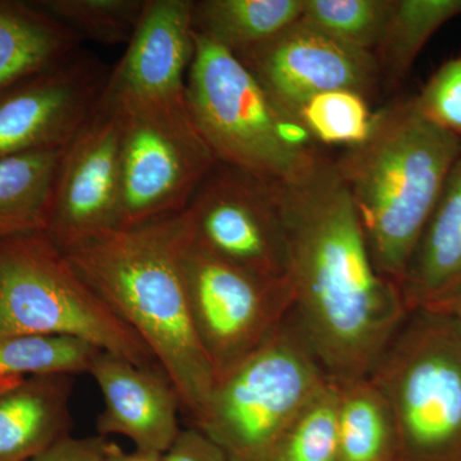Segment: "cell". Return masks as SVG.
Instances as JSON below:
<instances>
[{
  "mask_svg": "<svg viewBox=\"0 0 461 461\" xmlns=\"http://www.w3.org/2000/svg\"><path fill=\"white\" fill-rule=\"evenodd\" d=\"M273 182V181H272ZM290 249L294 314L333 381L369 377L409 315L379 275L335 159L294 182H273Z\"/></svg>",
  "mask_w": 461,
  "mask_h": 461,
  "instance_id": "obj_1",
  "label": "cell"
},
{
  "mask_svg": "<svg viewBox=\"0 0 461 461\" xmlns=\"http://www.w3.org/2000/svg\"><path fill=\"white\" fill-rule=\"evenodd\" d=\"M184 213L115 229L62 249L69 262L140 338L195 424L215 386L193 318L184 272Z\"/></svg>",
  "mask_w": 461,
  "mask_h": 461,
  "instance_id": "obj_2",
  "label": "cell"
},
{
  "mask_svg": "<svg viewBox=\"0 0 461 461\" xmlns=\"http://www.w3.org/2000/svg\"><path fill=\"white\" fill-rule=\"evenodd\" d=\"M461 156V139L420 113L414 96L381 109L368 138L335 159L382 277L402 286Z\"/></svg>",
  "mask_w": 461,
  "mask_h": 461,
  "instance_id": "obj_3",
  "label": "cell"
},
{
  "mask_svg": "<svg viewBox=\"0 0 461 461\" xmlns=\"http://www.w3.org/2000/svg\"><path fill=\"white\" fill-rule=\"evenodd\" d=\"M185 99L200 135L223 165L267 181L294 182L323 158L235 54L196 33Z\"/></svg>",
  "mask_w": 461,
  "mask_h": 461,
  "instance_id": "obj_4",
  "label": "cell"
},
{
  "mask_svg": "<svg viewBox=\"0 0 461 461\" xmlns=\"http://www.w3.org/2000/svg\"><path fill=\"white\" fill-rule=\"evenodd\" d=\"M7 335L80 339L136 366L160 368L45 230L0 241V336Z\"/></svg>",
  "mask_w": 461,
  "mask_h": 461,
  "instance_id": "obj_5",
  "label": "cell"
},
{
  "mask_svg": "<svg viewBox=\"0 0 461 461\" xmlns=\"http://www.w3.org/2000/svg\"><path fill=\"white\" fill-rule=\"evenodd\" d=\"M369 378L399 436V461H461V326L442 312L409 313Z\"/></svg>",
  "mask_w": 461,
  "mask_h": 461,
  "instance_id": "obj_6",
  "label": "cell"
},
{
  "mask_svg": "<svg viewBox=\"0 0 461 461\" xmlns=\"http://www.w3.org/2000/svg\"><path fill=\"white\" fill-rule=\"evenodd\" d=\"M327 381L293 312L256 354L215 382L194 427L229 461H272L288 427Z\"/></svg>",
  "mask_w": 461,
  "mask_h": 461,
  "instance_id": "obj_7",
  "label": "cell"
},
{
  "mask_svg": "<svg viewBox=\"0 0 461 461\" xmlns=\"http://www.w3.org/2000/svg\"><path fill=\"white\" fill-rule=\"evenodd\" d=\"M104 99V98H103ZM121 135L117 229H132L185 211L217 159L178 103L111 102Z\"/></svg>",
  "mask_w": 461,
  "mask_h": 461,
  "instance_id": "obj_8",
  "label": "cell"
},
{
  "mask_svg": "<svg viewBox=\"0 0 461 461\" xmlns=\"http://www.w3.org/2000/svg\"><path fill=\"white\" fill-rule=\"evenodd\" d=\"M184 272L191 318L215 382L256 354L293 313L290 278L244 271L200 248L191 233Z\"/></svg>",
  "mask_w": 461,
  "mask_h": 461,
  "instance_id": "obj_9",
  "label": "cell"
},
{
  "mask_svg": "<svg viewBox=\"0 0 461 461\" xmlns=\"http://www.w3.org/2000/svg\"><path fill=\"white\" fill-rule=\"evenodd\" d=\"M191 238L224 262L290 278V249L273 182L217 162L182 212Z\"/></svg>",
  "mask_w": 461,
  "mask_h": 461,
  "instance_id": "obj_10",
  "label": "cell"
},
{
  "mask_svg": "<svg viewBox=\"0 0 461 461\" xmlns=\"http://www.w3.org/2000/svg\"><path fill=\"white\" fill-rule=\"evenodd\" d=\"M236 57L276 108L296 124L300 109L317 94L353 90L371 99L381 84L375 54L351 47L303 18Z\"/></svg>",
  "mask_w": 461,
  "mask_h": 461,
  "instance_id": "obj_11",
  "label": "cell"
},
{
  "mask_svg": "<svg viewBox=\"0 0 461 461\" xmlns=\"http://www.w3.org/2000/svg\"><path fill=\"white\" fill-rule=\"evenodd\" d=\"M112 67L89 51L0 94V159L66 148L104 94Z\"/></svg>",
  "mask_w": 461,
  "mask_h": 461,
  "instance_id": "obj_12",
  "label": "cell"
},
{
  "mask_svg": "<svg viewBox=\"0 0 461 461\" xmlns=\"http://www.w3.org/2000/svg\"><path fill=\"white\" fill-rule=\"evenodd\" d=\"M120 200V121L102 96L83 129L63 149L47 233L66 249L115 230Z\"/></svg>",
  "mask_w": 461,
  "mask_h": 461,
  "instance_id": "obj_13",
  "label": "cell"
},
{
  "mask_svg": "<svg viewBox=\"0 0 461 461\" xmlns=\"http://www.w3.org/2000/svg\"><path fill=\"white\" fill-rule=\"evenodd\" d=\"M191 0H147L103 98L111 102H185L195 53Z\"/></svg>",
  "mask_w": 461,
  "mask_h": 461,
  "instance_id": "obj_14",
  "label": "cell"
},
{
  "mask_svg": "<svg viewBox=\"0 0 461 461\" xmlns=\"http://www.w3.org/2000/svg\"><path fill=\"white\" fill-rule=\"evenodd\" d=\"M89 375L104 397L99 436L121 435L138 450L165 454L180 435L177 390L160 368H145L118 355L99 351Z\"/></svg>",
  "mask_w": 461,
  "mask_h": 461,
  "instance_id": "obj_15",
  "label": "cell"
},
{
  "mask_svg": "<svg viewBox=\"0 0 461 461\" xmlns=\"http://www.w3.org/2000/svg\"><path fill=\"white\" fill-rule=\"evenodd\" d=\"M75 375L0 379V461H29L72 429Z\"/></svg>",
  "mask_w": 461,
  "mask_h": 461,
  "instance_id": "obj_16",
  "label": "cell"
},
{
  "mask_svg": "<svg viewBox=\"0 0 461 461\" xmlns=\"http://www.w3.org/2000/svg\"><path fill=\"white\" fill-rule=\"evenodd\" d=\"M461 288V156L430 214L402 282L409 313L435 311Z\"/></svg>",
  "mask_w": 461,
  "mask_h": 461,
  "instance_id": "obj_17",
  "label": "cell"
},
{
  "mask_svg": "<svg viewBox=\"0 0 461 461\" xmlns=\"http://www.w3.org/2000/svg\"><path fill=\"white\" fill-rule=\"evenodd\" d=\"M81 44L33 2L0 0V94L74 56Z\"/></svg>",
  "mask_w": 461,
  "mask_h": 461,
  "instance_id": "obj_18",
  "label": "cell"
},
{
  "mask_svg": "<svg viewBox=\"0 0 461 461\" xmlns=\"http://www.w3.org/2000/svg\"><path fill=\"white\" fill-rule=\"evenodd\" d=\"M304 0H196L194 32L239 56L300 20Z\"/></svg>",
  "mask_w": 461,
  "mask_h": 461,
  "instance_id": "obj_19",
  "label": "cell"
},
{
  "mask_svg": "<svg viewBox=\"0 0 461 461\" xmlns=\"http://www.w3.org/2000/svg\"><path fill=\"white\" fill-rule=\"evenodd\" d=\"M63 149L0 159V241L47 232Z\"/></svg>",
  "mask_w": 461,
  "mask_h": 461,
  "instance_id": "obj_20",
  "label": "cell"
},
{
  "mask_svg": "<svg viewBox=\"0 0 461 461\" xmlns=\"http://www.w3.org/2000/svg\"><path fill=\"white\" fill-rule=\"evenodd\" d=\"M335 382L339 387L338 461H399L395 420L372 379Z\"/></svg>",
  "mask_w": 461,
  "mask_h": 461,
  "instance_id": "obj_21",
  "label": "cell"
},
{
  "mask_svg": "<svg viewBox=\"0 0 461 461\" xmlns=\"http://www.w3.org/2000/svg\"><path fill=\"white\" fill-rule=\"evenodd\" d=\"M461 16V0H393L384 38L375 50L381 83L396 89L433 35Z\"/></svg>",
  "mask_w": 461,
  "mask_h": 461,
  "instance_id": "obj_22",
  "label": "cell"
},
{
  "mask_svg": "<svg viewBox=\"0 0 461 461\" xmlns=\"http://www.w3.org/2000/svg\"><path fill=\"white\" fill-rule=\"evenodd\" d=\"M99 351L102 350L76 339L0 336V379L89 373Z\"/></svg>",
  "mask_w": 461,
  "mask_h": 461,
  "instance_id": "obj_23",
  "label": "cell"
},
{
  "mask_svg": "<svg viewBox=\"0 0 461 461\" xmlns=\"http://www.w3.org/2000/svg\"><path fill=\"white\" fill-rule=\"evenodd\" d=\"M147 0H41L39 9L80 39L96 44L127 45Z\"/></svg>",
  "mask_w": 461,
  "mask_h": 461,
  "instance_id": "obj_24",
  "label": "cell"
},
{
  "mask_svg": "<svg viewBox=\"0 0 461 461\" xmlns=\"http://www.w3.org/2000/svg\"><path fill=\"white\" fill-rule=\"evenodd\" d=\"M369 98L353 90H330L308 100L296 117L300 129L317 144L348 149L368 138L375 122Z\"/></svg>",
  "mask_w": 461,
  "mask_h": 461,
  "instance_id": "obj_25",
  "label": "cell"
},
{
  "mask_svg": "<svg viewBox=\"0 0 461 461\" xmlns=\"http://www.w3.org/2000/svg\"><path fill=\"white\" fill-rule=\"evenodd\" d=\"M339 387L329 378L288 427L272 461H338Z\"/></svg>",
  "mask_w": 461,
  "mask_h": 461,
  "instance_id": "obj_26",
  "label": "cell"
},
{
  "mask_svg": "<svg viewBox=\"0 0 461 461\" xmlns=\"http://www.w3.org/2000/svg\"><path fill=\"white\" fill-rule=\"evenodd\" d=\"M393 0H304L303 20L333 38L375 53L384 38Z\"/></svg>",
  "mask_w": 461,
  "mask_h": 461,
  "instance_id": "obj_27",
  "label": "cell"
},
{
  "mask_svg": "<svg viewBox=\"0 0 461 461\" xmlns=\"http://www.w3.org/2000/svg\"><path fill=\"white\" fill-rule=\"evenodd\" d=\"M414 100L427 120L461 139V57L439 67Z\"/></svg>",
  "mask_w": 461,
  "mask_h": 461,
  "instance_id": "obj_28",
  "label": "cell"
},
{
  "mask_svg": "<svg viewBox=\"0 0 461 461\" xmlns=\"http://www.w3.org/2000/svg\"><path fill=\"white\" fill-rule=\"evenodd\" d=\"M107 442L105 437L99 435L84 438L68 435L29 461H104Z\"/></svg>",
  "mask_w": 461,
  "mask_h": 461,
  "instance_id": "obj_29",
  "label": "cell"
},
{
  "mask_svg": "<svg viewBox=\"0 0 461 461\" xmlns=\"http://www.w3.org/2000/svg\"><path fill=\"white\" fill-rule=\"evenodd\" d=\"M162 461H229L223 451L195 429H181L171 447L162 455Z\"/></svg>",
  "mask_w": 461,
  "mask_h": 461,
  "instance_id": "obj_30",
  "label": "cell"
},
{
  "mask_svg": "<svg viewBox=\"0 0 461 461\" xmlns=\"http://www.w3.org/2000/svg\"><path fill=\"white\" fill-rule=\"evenodd\" d=\"M104 461H162V454L150 453L136 448L133 453H126L115 442H107Z\"/></svg>",
  "mask_w": 461,
  "mask_h": 461,
  "instance_id": "obj_31",
  "label": "cell"
},
{
  "mask_svg": "<svg viewBox=\"0 0 461 461\" xmlns=\"http://www.w3.org/2000/svg\"><path fill=\"white\" fill-rule=\"evenodd\" d=\"M435 312H442V313L451 315L461 326V288L445 304L435 309Z\"/></svg>",
  "mask_w": 461,
  "mask_h": 461,
  "instance_id": "obj_32",
  "label": "cell"
}]
</instances>
